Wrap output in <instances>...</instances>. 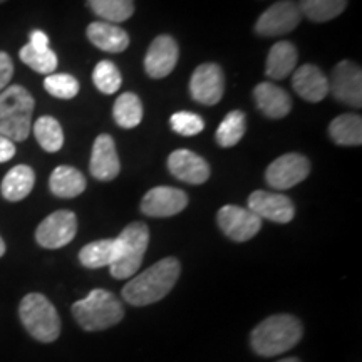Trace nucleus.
<instances>
[{
    "label": "nucleus",
    "instance_id": "obj_19",
    "mask_svg": "<svg viewBox=\"0 0 362 362\" xmlns=\"http://www.w3.org/2000/svg\"><path fill=\"white\" fill-rule=\"evenodd\" d=\"M257 107L270 119H282L292 111V98L288 93L272 83H260L253 89Z\"/></svg>",
    "mask_w": 362,
    "mask_h": 362
},
{
    "label": "nucleus",
    "instance_id": "obj_20",
    "mask_svg": "<svg viewBox=\"0 0 362 362\" xmlns=\"http://www.w3.org/2000/svg\"><path fill=\"white\" fill-rule=\"evenodd\" d=\"M88 39L104 52H123L129 45V35L126 30L110 22H93L88 25Z\"/></svg>",
    "mask_w": 362,
    "mask_h": 362
},
{
    "label": "nucleus",
    "instance_id": "obj_11",
    "mask_svg": "<svg viewBox=\"0 0 362 362\" xmlns=\"http://www.w3.org/2000/svg\"><path fill=\"white\" fill-rule=\"evenodd\" d=\"M329 90L339 103L351 107L362 106V72L351 61H341L334 67L329 81Z\"/></svg>",
    "mask_w": 362,
    "mask_h": 362
},
{
    "label": "nucleus",
    "instance_id": "obj_28",
    "mask_svg": "<svg viewBox=\"0 0 362 362\" xmlns=\"http://www.w3.org/2000/svg\"><path fill=\"white\" fill-rule=\"evenodd\" d=\"M34 136L40 148L47 153H57L64 144V131L56 117L40 116L34 123Z\"/></svg>",
    "mask_w": 362,
    "mask_h": 362
},
{
    "label": "nucleus",
    "instance_id": "obj_27",
    "mask_svg": "<svg viewBox=\"0 0 362 362\" xmlns=\"http://www.w3.org/2000/svg\"><path fill=\"white\" fill-rule=\"evenodd\" d=\"M347 0H300L298 8L302 16L317 24L329 22L346 11Z\"/></svg>",
    "mask_w": 362,
    "mask_h": 362
},
{
    "label": "nucleus",
    "instance_id": "obj_36",
    "mask_svg": "<svg viewBox=\"0 0 362 362\" xmlns=\"http://www.w3.org/2000/svg\"><path fill=\"white\" fill-rule=\"evenodd\" d=\"M16 156V144L11 139L0 136V163L11 161Z\"/></svg>",
    "mask_w": 362,
    "mask_h": 362
},
{
    "label": "nucleus",
    "instance_id": "obj_40",
    "mask_svg": "<svg viewBox=\"0 0 362 362\" xmlns=\"http://www.w3.org/2000/svg\"><path fill=\"white\" fill-rule=\"evenodd\" d=\"M2 2H6V0H0V4H2Z\"/></svg>",
    "mask_w": 362,
    "mask_h": 362
},
{
    "label": "nucleus",
    "instance_id": "obj_13",
    "mask_svg": "<svg viewBox=\"0 0 362 362\" xmlns=\"http://www.w3.org/2000/svg\"><path fill=\"white\" fill-rule=\"evenodd\" d=\"M178 42L171 35H158L149 44L146 56H144V71L149 78L163 79L173 72L176 64H178Z\"/></svg>",
    "mask_w": 362,
    "mask_h": 362
},
{
    "label": "nucleus",
    "instance_id": "obj_5",
    "mask_svg": "<svg viewBox=\"0 0 362 362\" xmlns=\"http://www.w3.org/2000/svg\"><path fill=\"white\" fill-rule=\"evenodd\" d=\"M21 322L39 342H54L61 334V319L56 307L39 292L27 293L19 305Z\"/></svg>",
    "mask_w": 362,
    "mask_h": 362
},
{
    "label": "nucleus",
    "instance_id": "obj_14",
    "mask_svg": "<svg viewBox=\"0 0 362 362\" xmlns=\"http://www.w3.org/2000/svg\"><path fill=\"white\" fill-rule=\"evenodd\" d=\"M188 205V194L183 189L171 187L151 188L144 194L141 202V211L153 218H166L178 215Z\"/></svg>",
    "mask_w": 362,
    "mask_h": 362
},
{
    "label": "nucleus",
    "instance_id": "obj_10",
    "mask_svg": "<svg viewBox=\"0 0 362 362\" xmlns=\"http://www.w3.org/2000/svg\"><path fill=\"white\" fill-rule=\"evenodd\" d=\"M220 230L233 242H248L260 232L262 218L252 210L237 205H225L216 215Z\"/></svg>",
    "mask_w": 362,
    "mask_h": 362
},
{
    "label": "nucleus",
    "instance_id": "obj_23",
    "mask_svg": "<svg viewBox=\"0 0 362 362\" xmlns=\"http://www.w3.org/2000/svg\"><path fill=\"white\" fill-rule=\"evenodd\" d=\"M49 189L57 198H76L86 189V178L72 166H57L49 178Z\"/></svg>",
    "mask_w": 362,
    "mask_h": 362
},
{
    "label": "nucleus",
    "instance_id": "obj_26",
    "mask_svg": "<svg viewBox=\"0 0 362 362\" xmlns=\"http://www.w3.org/2000/svg\"><path fill=\"white\" fill-rule=\"evenodd\" d=\"M116 124L123 129H133L143 121V103L134 93H124L116 99L112 107Z\"/></svg>",
    "mask_w": 362,
    "mask_h": 362
},
{
    "label": "nucleus",
    "instance_id": "obj_8",
    "mask_svg": "<svg viewBox=\"0 0 362 362\" xmlns=\"http://www.w3.org/2000/svg\"><path fill=\"white\" fill-rule=\"evenodd\" d=\"M302 13L293 0H280L262 13L255 24V33L264 37H275L292 33L300 24Z\"/></svg>",
    "mask_w": 362,
    "mask_h": 362
},
{
    "label": "nucleus",
    "instance_id": "obj_2",
    "mask_svg": "<svg viewBox=\"0 0 362 362\" xmlns=\"http://www.w3.org/2000/svg\"><path fill=\"white\" fill-rule=\"evenodd\" d=\"M302 324L297 317L277 314L267 317L253 329L252 349L259 356L275 357L296 347L302 339Z\"/></svg>",
    "mask_w": 362,
    "mask_h": 362
},
{
    "label": "nucleus",
    "instance_id": "obj_3",
    "mask_svg": "<svg viewBox=\"0 0 362 362\" xmlns=\"http://www.w3.org/2000/svg\"><path fill=\"white\" fill-rule=\"evenodd\" d=\"M35 101L24 86H7L0 93V136L12 143L25 141L33 129Z\"/></svg>",
    "mask_w": 362,
    "mask_h": 362
},
{
    "label": "nucleus",
    "instance_id": "obj_37",
    "mask_svg": "<svg viewBox=\"0 0 362 362\" xmlns=\"http://www.w3.org/2000/svg\"><path fill=\"white\" fill-rule=\"evenodd\" d=\"M29 45H33L34 49H40V51L49 49L47 34L42 33V30H33V33H30V37H29Z\"/></svg>",
    "mask_w": 362,
    "mask_h": 362
},
{
    "label": "nucleus",
    "instance_id": "obj_35",
    "mask_svg": "<svg viewBox=\"0 0 362 362\" xmlns=\"http://www.w3.org/2000/svg\"><path fill=\"white\" fill-rule=\"evenodd\" d=\"M13 76V62L7 52L0 51V93L7 88Z\"/></svg>",
    "mask_w": 362,
    "mask_h": 362
},
{
    "label": "nucleus",
    "instance_id": "obj_29",
    "mask_svg": "<svg viewBox=\"0 0 362 362\" xmlns=\"http://www.w3.org/2000/svg\"><path fill=\"white\" fill-rule=\"evenodd\" d=\"M88 6L99 19L116 24L134 13V0H88Z\"/></svg>",
    "mask_w": 362,
    "mask_h": 362
},
{
    "label": "nucleus",
    "instance_id": "obj_32",
    "mask_svg": "<svg viewBox=\"0 0 362 362\" xmlns=\"http://www.w3.org/2000/svg\"><path fill=\"white\" fill-rule=\"evenodd\" d=\"M93 83L101 93L115 94L116 90L121 88L123 78H121V72L116 67L115 62L101 61L98 62L96 67H94Z\"/></svg>",
    "mask_w": 362,
    "mask_h": 362
},
{
    "label": "nucleus",
    "instance_id": "obj_9",
    "mask_svg": "<svg viewBox=\"0 0 362 362\" xmlns=\"http://www.w3.org/2000/svg\"><path fill=\"white\" fill-rule=\"evenodd\" d=\"M310 173V161L298 153H287L272 161L265 171V180L272 188L288 189L302 183Z\"/></svg>",
    "mask_w": 362,
    "mask_h": 362
},
{
    "label": "nucleus",
    "instance_id": "obj_22",
    "mask_svg": "<svg viewBox=\"0 0 362 362\" xmlns=\"http://www.w3.org/2000/svg\"><path fill=\"white\" fill-rule=\"evenodd\" d=\"M35 185V173L30 166L17 165L4 176L0 193L7 202H21L30 194Z\"/></svg>",
    "mask_w": 362,
    "mask_h": 362
},
{
    "label": "nucleus",
    "instance_id": "obj_21",
    "mask_svg": "<svg viewBox=\"0 0 362 362\" xmlns=\"http://www.w3.org/2000/svg\"><path fill=\"white\" fill-rule=\"evenodd\" d=\"M297 61L298 52L296 45L288 40H280V42L272 45L269 56H267L265 74L275 81L285 79L296 71Z\"/></svg>",
    "mask_w": 362,
    "mask_h": 362
},
{
    "label": "nucleus",
    "instance_id": "obj_15",
    "mask_svg": "<svg viewBox=\"0 0 362 362\" xmlns=\"http://www.w3.org/2000/svg\"><path fill=\"white\" fill-rule=\"evenodd\" d=\"M248 210H252L259 218H265L275 223H288L296 216V206L285 194L269 193L257 189L248 197Z\"/></svg>",
    "mask_w": 362,
    "mask_h": 362
},
{
    "label": "nucleus",
    "instance_id": "obj_12",
    "mask_svg": "<svg viewBox=\"0 0 362 362\" xmlns=\"http://www.w3.org/2000/svg\"><path fill=\"white\" fill-rule=\"evenodd\" d=\"M225 78L218 64L206 62L194 69L189 79V93L197 103L205 106H215L223 98Z\"/></svg>",
    "mask_w": 362,
    "mask_h": 362
},
{
    "label": "nucleus",
    "instance_id": "obj_24",
    "mask_svg": "<svg viewBox=\"0 0 362 362\" xmlns=\"http://www.w3.org/2000/svg\"><path fill=\"white\" fill-rule=\"evenodd\" d=\"M117 259V240L106 238L90 242L81 248L79 262L86 269H101L111 267Z\"/></svg>",
    "mask_w": 362,
    "mask_h": 362
},
{
    "label": "nucleus",
    "instance_id": "obj_38",
    "mask_svg": "<svg viewBox=\"0 0 362 362\" xmlns=\"http://www.w3.org/2000/svg\"><path fill=\"white\" fill-rule=\"evenodd\" d=\"M4 253H6V242L0 237V257H4Z\"/></svg>",
    "mask_w": 362,
    "mask_h": 362
},
{
    "label": "nucleus",
    "instance_id": "obj_30",
    "mask_svg": "<svg viewBox=\"0 0 362 362\" xmlns=\"http://www.w3.org/2000/svg\"><path fill=\"white\" fill-rule=\"evenodd\" d=\"M247 117L242 111H232L225 116L218 129H216V143L221 148H232L240 143V139L245 136Z\"/></svg>",
    "mask_w": 362,
    "mask_h": 362
},
{
    "label": "nucleus",
    "instance_id": "obj_34",
    "mask_svg": "<svg viewBox=\"0 0 362 362\" xmlns=\"http://www.w3.org/2000/svg\"><path fill=\"white\" fill-rule=\"evenodd\" d=\"M170 124H171V129L181 136L200 134L202 131L205 129V121L202 119V116L194 115V112H188V111L175 112V115L171 116Z\"/></svg>",
    "mask_w": 362,
    "mask_h": 362
},
{
    "label": "nucleus",
    "instance_id": "obj_39",
    "mask_svg": "<svg viewBox=\"0 0 362 362\" xmlns=\"http://www.w3.org/2000/svg\"><path fill=\"white\" fill-rule=\"evenodd\" d=\"M277 362H300L297 359V357H288V359H282V361H277Z\"/></svg>",
    "mask_w": 362,
    "mask_h": 362
},
{
    "label": "nucleus",
    "instance_id": "obj_31",
    "mask_svg": "<svg viewBox=\"0 0 362 362\" xmlns=\"http://www.w3.org/2000/svg\"><path fill=\"white\" fill-rule=\"evenodd\" d=\"M19 57L25 66H29L30 69L39 72V74H54V71L57 67V56L51 49L40 51V49H34L33 45L25 44L21 49Z\"/></svg>",
    "mask_w": 362,
    "mask_h": 362
},
{
    "label": "nucleus",
    "instance_id": "obj_18",
    "mask_svg": "<svg viewBox=\"0 0 362 362\" xmlns=\"http://www.w3.org/2000/svg\"><path fill=\"white\" fill-rule=\"evenodd\" d=\"M292 86L302 99L320 103L329 94V79L319 67L304 64L292 72Z\"/></svg>",
    "mask_w": 362,
    "mask_h": 362
},
{
    "label": "nucleus",
    "instance_id": "obj_6",
    "mask_svg": "<svg viewBox=\"0 0 362 362\" xmlns=\"http://www.w3.org/2000/svg\"><path fill=\"white\" fill-rule=\"evenodd\" d=\"M117 240V259L110 267L117 280L133 277L143 264L149 243V228L141 221H133L121 232Z\"/></svg>",
    "mask_w": 362,
    "mask_h": 362
},
{
    "label": "nucleus",
    "instance_id": "obj_4",
    "mask_svg": "<svg viewBox=\"0 0 362 362\" xmlns=\"http://www.w3.org/2000/svg\"><path fill=\"white\" fill-rule=\"evenodd\" d=\"M72 315L84 330L98 332L119 324L124 317V309L111 292L94 288L88 297L72 304Z\"/></svg>",
    "mask_w": 362,
    "mask_h": 362
},
{
    "label": "nucleus",
    "instance_id": "obj_33",
    "mask_svg": "<svg viewBox=\"0 0 362 362\" xmlns=\"http://www.w3.org/2000/svg\"><path fill=\"white\" fill-rule=\"evenodd\" d=\"M44 88L57 99H74L79 93V81L71 74H49L44 79Z\"/></svg>",
    "mask_w": 362,
    "mask_h": 362
},
{
    "label": "nucleus",
    "instance_id": "obj_1",
    "mask_svg": "<svg viewBox=\"0 0 362 362\" xmlns=\"http://www.w3.org/2000/svg\"><path fill=\"white\" fill-rule=\"evenodd\" d=\"M180 274L181 265L178 259L166 257L131 279L123 288V298L134 307L155 304L168 296Z\"/></svg>",
    "mask_w": 362,
    "mask_h": 362
},
{
    "label": "nucleus",
    "instance_id": "obj_16",
    "mask_svg": "<svg viewBox=\"0 0 362 362\" xmlns=\"http://www.w3.org/2000/svg\"><path fill=\"white\" fill-rule=\"evenodd\" d=\"M89 171L99 181L115 180L121 171L116 143L110 134H99L93 144Z\"/></svg>",
    "mask_w": 362,
    "mask_h": 362
},
{
    "label": "nucleus",
    "instance_id": "obj_7",
    "mask_svg": "<svg viewBox=\"0 0 362 362\" xmlns=\"http://www.w3.org/2000/svg\"><path fill=\"white\" fill-rule=\"evenodd\" d=\"M78 233V216L69 210H57L40 221L35 230V242L47 250L66 247Z\"/></svg>",
    "mask_w": 362,
    "mask_h": 362
},
{
    "label": "nucleus",
    "instance_id": "obj_17",
    "mask_svg": "<svg viewBox=\"0 0 362 362\" xmlns=\"http://www.w3.org/2000/svg\"><path fill=\"white\" fill-rule=\"evenodd\" d=\"M170 173L188 185H203L210 178V166L189 149H176L168 156Z\"/></svg>",
    "mask_w": 362,
    "mask_h": 362
},
{
    "label": "nucleus",
    "instance_id": "obj_25",
    "mask_svg": "<svg viewBox=\"0 0 362 362\" xmlns=\"http://www.w3.org/2000/svg\"><path fill=\"white\" fill-rule=\"evenodd\" d=\"M329 134L339 146H361L362 117L352 112L337 116L329 126Z\"/></svg>",
    "mask_w": 362,
    "mask_h": 362
}]
</instances>
